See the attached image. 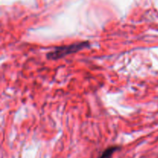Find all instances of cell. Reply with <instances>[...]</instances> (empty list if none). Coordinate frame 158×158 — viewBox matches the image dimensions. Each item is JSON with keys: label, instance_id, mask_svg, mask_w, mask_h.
Listing matches in <instances>:
<instances>
[{"label": "cell", "instance_id": "obj_1", "mask_svg": "<svg viewBox=\"0 0 158 158\" xmlns=\"http://www.w3.org/2000/svg\"><path fill=\"white\" fill-rule=\"evenodd\" d=\"M89 46V42H81V43L59 46V47H56L53 50L47 54V58L49 60H59L69 54L75 53L85 48H88Z\"/></svg>", "mask_w": 158, "mask_h": 158}, {"label": "cell", "instance_id": "obj_2", "mask_svg": "<svg viewBox=\"0 0 158 158\" xmlns=\"http://www.w3.org/2000/svg\"><path fill=\"white\" fill-rule=\"evenodd\" d=\"M119 149L118 147H110V148H107L106 150H105L103 152V154H101L100 158H111L112 157L113 154Z\"/></svg>", "mask_w": 158, "mask_h": 158}]
</instances>
